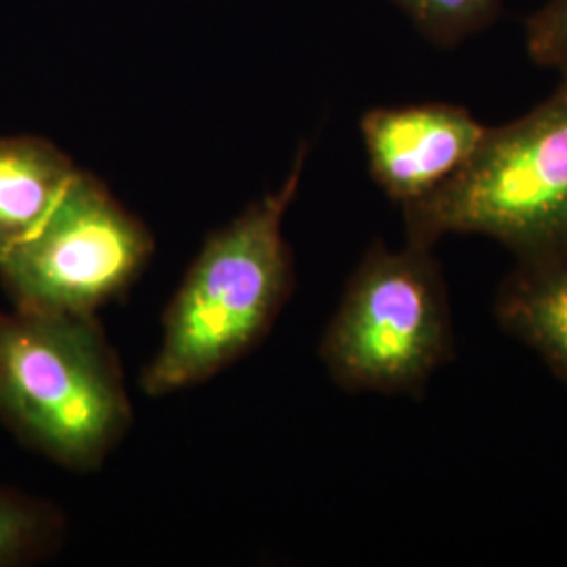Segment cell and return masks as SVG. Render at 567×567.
Wrapping results in <instances>:
<instances>
[{"instance_id": "10", "label": "cell", "mask_w": 567, "mask_h": 567, "mask_svg": "<svg viewBox=\"0 0 567 567\" xmlns=\"http://www.w3.org/2000/svg\"><path fill=\"white\" fill-rule=\"evenodd\" d=\"M58 517L39 503L0 489V567L37 559L55 540Z\"/></svg>"}, {"instance_id": "5", "label": "cell", "mask_w": 567, "mask_h": 567, "mask_svg": "<svg viewBox=\"0 0 567 567\" xmlns=\"http://www.w3.org/2000/svg\"><path fill=\"white\" fill-rule=\"evenodd\" d=\"M154 252L147 227L97 177L76 171L39 229L0 261L18 311L95 316Z\"/></svg>"}, {"instance_id": "3", "label": "cell", "mask_w": 567, "mask_h": 567, "mask_svg": "<svg viewBox=\"0 0 567 567\" xmlns=\"http://www.w3.org/2000/svg\"><path fill=\"white\" fill-rule=\"evenodd\" d=\"M405 240L477 234L526 257L567 244V81L517 121L487 126L465 168L405 206Z\"/></svg>"}, {"instance_id": "6", "label": "cell", "mask_w": 567, "mask_h": 567, "mask_svg": "<svg viewBox=\"0 0 567 567\" xmlns=\"http://www.w3.org/2000/svg\"><path fill=\"white\" fill-rule=\"evenodd\" d=\"M360 131L372 179L405 208L452 182L480 150L487 126L463 105L426 102L368 110Z\"/></svg>"}, {"instance_id": "2", "label": "cell", "mask_w": 567, "mask_h": 567, "mask_svg": "<svg viewBox=\"0 0 567 567\" xmlns=\"http://www.w3.org/2000/svg\"><path fill=\"white\" fill-rule=\"evenodd\" d=\"M0 421L58 465H102L131 425V402L95 316H0Z\"/></svg>"}, {"instance_id": "7", "label": "cell", "mask_w": 567, "mask_h": 567, "mask_svg": "<svg viewBox=\"0 0 567 567\" xmlns=\"http://www.w3.org/2000/svg\"><path fill=\"white\" fill-rule=\"evenodd\" d=\"M494 311L498 324L567 383V244L517 257Z\"/></svg>"}, {"instance_id": "1", "label": "cell", "mask_w": 567, "mask_h": 567, "mask_svg": "<svg viewBox=\"0 0 567 567\" xmlns=\"http://www.w3.org/2000/svg\"><path fill=\"white\" fill-rule=\"evenodd\" d=\"M307 145L282 185L215 231L164 313L163 343L143 391L163 398L200 385L240 360L274 326L292 288L284 217L297 198Z\"/></svg>"}, {"instance_id": "9", "label": "cell", "mask_w": 567, "mask_h": 567, "mask_svg": "<svg viewBox=\"0 0 567 567\" xmlns=\"http://www.w3.org/2000/svg\"><path fill=\"white\" fill-rule=\"evenodd\" d=\"M414 30L437 49H458L487 32L503 16L505 0H391Z\"/></svg>"}, {"instance_id": "11", "label": "cell", "mask_w": 567, "mask_h": 567, "mask_svg": "<svg viewBox=\"0 0 567 567\" xmlns=\"http://www.w3.org/2000/svg\"><path fill=\"white\" fill-rule=\"evenodd\" d=\"M526 51L538 68L567 81V0H548L527 18Z\"/></svg>"}, {"instance_id": "4", "label": "cell", "mask_w": 567, "mask_h": 567, "mask_svg": "<svg viewBox=\"0 0 567 567\" xmlns=\"http://www.w3.org/2000/svg\"><path fill=\"white\" fill-rule=\"evenodd\" d=\"M454 334L433 246L372 244L344 288L320 344L347 391L416 395L452 358Z\"/></svg>"}, {"instance_id": "8", "label": "cell", "mask_w": 567, "mask_h": 567, "mask_svg": "<svg viewBox=\"0 0 567 567\" xmlns=\"http://www.w3.org/2000/svg\"><path fill=\"white\" fill-rule=\"evenodd\" d=\"M76 166L41 137H0V261L60 203Z\"/></svg>"}]
</instances>
